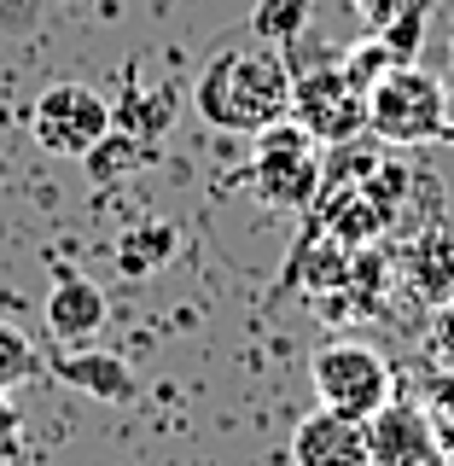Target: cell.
Returning <instances> with one entry per match:
<instances>
[{
  "label": "cell",
  "mask_w": 454,
  "mask_h": 466,
  "mask_svg": "<svg viewBox=\"0 0 454 466\" xmlns=\"http://www.w3.org/2000/svg\"><path fill=\"white\" fill-rule=\"evenodd\" d=\"M24 443H29V437H24V414L12 402H0V466H18Z\"/></svg>",
  "instance_id": "cell-17"
},
{
  "label": "cell",
  "mask_w": 454,
  "mask_h": 466,
  "mask_svg": "<svg viewBox=\"0 0 454 466\" xmlns=\"http://www.w3.org/2000/svg\"><path fill=\"white\" fill-rule=\"evenodd\" d=\"M47 332L58 339V350H82L99 339V327H106V291L99 280H87V274H58L53 291H47Z\"/></svg>",
  "instance_id": "cell-8"
},
{
  "label": "cell",
  "mask_w": 454,
  "mask_h": 466,
  "mask_svg": "<svg viewBox=\"0 0 454 466\" xmlns=\"http://www.w3.org/2000/svg\"><path fill=\"white\" fill-rule=\"evenodd\" d=\"M175 245H181V239H175V228H169V222H140L123 245H116V268L140 280V274L164 268V262L175 257Z\"/></svg>",
  "instance_id": "cell-13"
},
{
  "label": "cell",
  "mask_w": 454,
  "mask_h": 466,
  "mask_svg": "<svg viewBox=\"0 0 454 466\" xmlns=\"http://www.w3.org/2000/svg\"><path fill=\"white\" fill-rule=\"evenodd\" d=\"M291 466H373L368 420L332 414V408L303 414L298 431H291Z\"/></svg>",
  "instance_id": "cell-7"
},
{
  "label": "cell",
  "mask_w": 454,
  "mask_h": 466,
  "mask_svg": "<svg viewBox=\"0 0 454 466\" xmlns=\"http://www.w3.org/2000/svg\"><path fill=\"white\" fill-rule=\"evenodd\" d=\"M315 135L298 123V116H280L257 135V164H251V187L262 204H280V210H309L327 187V169H320Z\"/></svg>",
  "instance_id": "cell-3"
},
{
  "label": "cell",
  "mask_w": 454,
  "mask_h": 466,
  "mask_svg": "<svg viewBox=\"0 0 454 466\" xmlns=\"http://www.w3.org/2000/svg\"><path fill=\"white\" fill-rule=\"evenodd\" d=\"M29 135H35V146L53 152V157H87L111 135V106H106V94L87 87V82H53V87L35 94Z\"/></svg>",
  "instance_id": "cell-6"
},
{
  "label": "cell",
  "mask_w": 454,
  "mask_h": 466,
  "mask_svg": "<svg viewBox=\"0 0 454 466\" xmlns=\"http://www.w3.org/2000/svg\"><path fill=\"white\" fill-rule=\"evenodd\" d=\"M368 128L385 146H419L443 140L449 128V94L431 70L419 65H390L385 76L368 87Z\"/></svg>",
  "instance_id": "cell-2"
},
{
  "label": "cell",
  "mask_w": 454,
  "mask_h": 466,
  "mask_svg": "<svg viewBox=\"0 0 454 466\" xmlns=\"http://www.w3.org/2000/svg\"><path fill=\"white\" fill-rule=\"evenodd\" d=\"M414 6H431V0H349V12H356L368 29L378 24H390V18H402V12H414Z\"/></svg>",
  "instance_id": "cell-18"
},
{
  "label": "cell",
  "mask_w": 454,
  "mask_h": 466,
  "mask_svg": "<svg viewBox=\"0 0 454 466\" xmlns=\"http://www.w3.org/2000/svg\"><path fill=\"white\" fill-rule=\"evenodd\" d=\"M426 18H431V6H414V12H402V18H390V24L368 29V35L390 53V65H414L419 41H426Z\"/></svg>",
  "instance_id": "cell-16"
},
{
  "label": "cell",
  "mask_w": 454,
  "mask_h": 466,
  "mask_svg": "<svg viewBox=\"0 0 454 466\" xmlns=\"http://www.w3.org/2000/svg\"><path fill=\"white\" fill-rule=\"evenodd\" d=\"M53 373L65 379L70 390H82V397L94 402H135V373H128L123 356H111V350H58L53 356Z\"/></svg>",
  "instance_id": "cell-9"
},
{
  "label": "cell",
  "mask_w": 454,
  "mask_h": 466,
  "mask_svg": "<svg viewBox=\"0 0 454 466\" xmlns=\"http://www.w3.org/2000/svg\"><path fill=\"white\" fill-rule=\"evenodd\" d=\"M309 379H315L320 408L349 414V420H373L378 408L390 402V361L378 356L368 339H332V344H320L315 361H309Z\"/></svg>",
  "instance_id": "cell-4"
},
{
  "label": "cell",
  "mask_w": 454,
  "mask_h": 466,
  "mask_svg": "<svg viewBox=\"0 0 454 466\" xmlns=\"http://www.w3.org/2000/svg\"><path fill=\"white\" fill-rule=\"evenodd\" d=\"M449 82H454V65H449Z\"/></svg>",
  "instance_id": "cell-22"
},
{
  "label": "cell",
  "mask_w": 454,
  "mask_h": 466,
  "mask_svg": "<svg viewBox=\"0 0 454 466\" xmlns=\"http://www.w3.org/2000/svg\"><path fill=\"white\" fill-rule=\"evenodd\" d=\"M175 123V87H146V94H128L123 111H111V128H128L140 140H164V128Z\"/></svg>",
  "instance_id": "cell-12"
},
{
  "label": "cell",
  "mask_w": 454,
  "mask_h": 466,
  "mask_svg": "<svg viewBox=\"0 0 454 466\" xmlns=\"http://www.w3.org/2000/svg\"><path fill=\"white\" fill-rule=\"evenodd\" d=\"M291 116L327 146H344L368 128V87L344 70V53L327 47L315 58V70L298 76V87H291Z\"/></svg>",
  "instance_id": "cell-5"
},
{
  "label": "cell",
  "mask_w": 454,
  "mask_h": 466,
  "mask_svg": "<svg viewBox=\"0 0 454 466\" xmlns=\"http://www.w3.org/2000/svg\"><path fill=\"white\" fill-rule=\"evenodd\" d=\"M82 164H87V175H94V187H116L123 175L157 164V140H140V135H128V128H111Z\"/></svg>",
  "instance_id": "cell-11"
},
{
  "label": "cell",
  "mask_w": 454,
  "mask_h": 466,
  "mask_svg": "<svg viewBox=\"0 0 454 466\" xmlns=\"http://www.w3.org/2000/svg\"><path fill=\"white\" fill-rule=\"evenodd\" d=\"M443 140H449V146H454V111H449V128H443Z\"/></svg>",
  "instance_id": "cell-21"
},
{
  "label": "cell",
  "mask_w": 454,
  "mask_h": 466,
  "mask_svg": "<svg viewBox=\"0 0 454 466\" xmlns=\"http://www.w3.org/2000/svg\"><path fill=\"white\" fill-rule=\"evenodd\" d=\"M443 356H454V315H443V327H437V339H431Z\"/></svg>",
  "instance_id": "cell-20"
},
{
  "label": "cell",
  "mask_w": 454,
  "mask_h": 466,
  "mask_svg": "<svg viewBox=\"0 0 454 466\" xmlns=\"http://www.w3.org/2000/svg\"><path fill=\"white\" fill-rule=\"evenodd\" d=\"M402 274L414 280L419 298L443 303L449 291H454V233H449V228H426V233H419V239L402 251Z\"/></svg>",
  "instance_id": "cell-10"
},
{
  "label": "cell",
  "mask_w": 454,
  "mask_h": 466,
  "mask_svg": "<svg viewBox=\"0 0 454 466\" xmlns=\"http://www.w3.org/2000/svg\"><path fill=\"white\" fill-rule=\"evenodd\" d=\"M35 373H41V356H35V344L24 339V327L0 320V402H6L18 385H29Z\"/></svg>",
  "instance_id": "cell-15"
},
{
  "label": "cell",
  "mask_w": 454,
  "mask_h": 466,
  "mask_svg": "<svg viewBox=\"0 0 454 466\" xmlns=\"http://www.w3.org/2000/svg\"><path fill=\"white\" fill-rule=\"evenodd\" d=\"M291 58L274 41H233L204 65L193 82V111L222 135H262L268 123L291 116Z\"/></svg>",
  "instance_id": "cell-1"
},
{
  "label": "cell",
  "mask_w": 454,
  "mask_h": 466,
  "mask_svg": "<svg viewBox=\"0 0 454 466\" xmlns=\"http://www.w3.org/2000/svg\"><path fill=\"white\" fill-rule=\"evenodd\" d=\"M431 437L454 449V390H443V397H437V408H431Z\"/></svg>",
  "instance_id": "cell-19"
},
{
  "label": "cell",
  "mask_w": 454,
  "mask_h": 466,
  "mask_svg": "<svg viewBox=\"0 0 454 466\" xmlns=\"http://www.w3.org/2000/svg\"><path fill=\"white\" fill-rule=\"evenodd\" d=\"M309 18H315V0H257L251 35H257V41H274V47H286V41H303Z\"/></svg>",
  "instance_id": "cell-14"
}]
</instances>
